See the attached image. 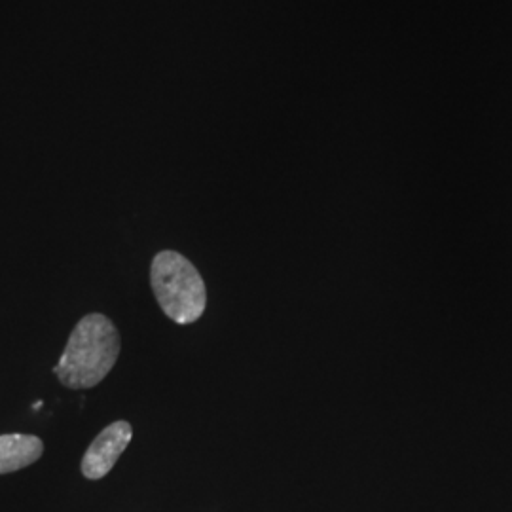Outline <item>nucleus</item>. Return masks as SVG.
<instances>
[{"mask_svg":"<svg viewBox=\"0 0 512 512\" xmlns=\"http://www.w3.org/2000/svg\"><path fill=\"white\" fill-rule=\"evenodd\" d=\"M120 355V334L107 315L90 313L74 327L54 368L69 389H90L107 378Z\"/></svg>","mask_w":512,"mask_h":512,"instance_id":"obj_1","label":"nucleus"},{"mask_svg":"<svg viewBox=\"0 0 512 512\" xmlns=\"http://www.w3.org/2000/svg\"><path fill=\"white\" fill-rule=\"evenodd\" d=\"M133 437V427L128 421H114L105 427L86 450L82 458V475L99 480L109 475L118 458L126 452Z\"/></svg>","mask_w":512,"mask_h":512,"instance_id":"obj_3","label":"nucleus"},{"mask_svg":"<svg viewBox=\"0 0 512 512\" xmlns=\"http://www.w3.org/2000/svg\"><path fill=\"white\" fill-rule=\"evenodd\" d=\"M44 454V442L33 435H2L0 437V475L25 469Z\"/></svg>","mask_w":512,"mask_h":512,"instance_id":"obj_4","label":"nucleus"},{"mask_svg":"<svg viewBox=\"0 0 512 512\" xmlns=\"http://www.w3.org/2000/svg\"><path fill=\"white\" fill-rule=\"evenodd\" d=\"M150 285L165 315L179 323H196L207 306V289L198 268L177 251L154 256Z\"/></svg>","mask_w":512,"mask_h":512,"instance_id":"obj_2","label":"nucleus"}]
</instances>
